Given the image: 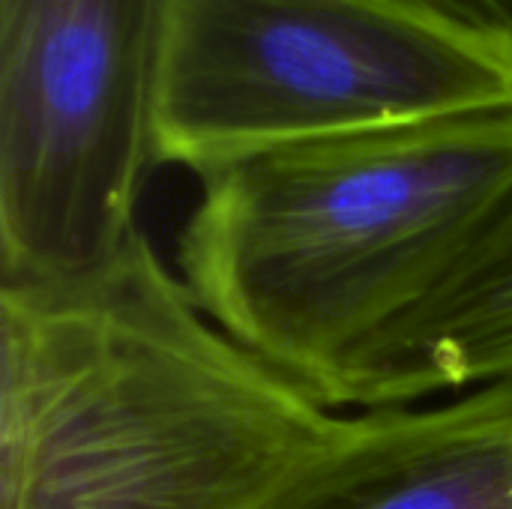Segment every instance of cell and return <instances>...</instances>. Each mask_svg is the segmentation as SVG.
<instances>
[{
	"label": "cell",
	"instance_id": "obj_3",
	"mask_svg": "<svg viewBox=\"0 0 512 509\" xmlns=\"http://www.w3.org/2000/svg\"><path fill=\"white\" fill-rule=\"evenodd\" d=\"M512 108V36L408 0H165L153 159H240Z\"/></svg>",
	"mask_w": 512,
	"mask_h": 509
},
{
	"label": "cell",
	"instance_id": "obj_7",
	"mask_svg": "<svg viewBox=\"0 0 512 509\" xmlns=\"http://www.w3.org/2000/svg\"><path fill=\"white\" fill-rule=\"evenodd\" d=\"M456 21L512 36V0H408Z\"/></svg>",
	"mask_w": 512,
	"mask_h": 509
},
{
	"label": "cell",
	"instance_id": "obj_5",
	"mask_svg": "<svg viewBox=\"0 0 512 509\" xmlns=\"http://www.w3.org/2000/svg\"><path fill=\"white\" fill-rule=\"evenodd\" d=\"M270 509H512V378L351 414Z\"/></svg>",
	"mask_w": 512,
	"mask_h": 509
},
{
	"label": "cell",
	"instance_id": "obj_6",
	"mask_svg": "<svg viewBox=\"0 0 512 509\" xmlns=\"http://www.w3.org/2000/svg\"><path fill=\"white\" fill-rule=\"evenodd\" d=\"M512 378V192L465 258L375 339L333 393L336 411H381Z\"/></svg>",
	"mask_w": 512,
	"mask_h": 509
},
{
	"label": "cell",
	"instance_id": "obj_4",
	"mask_svg": "<svg viewBox=\"0 0 512 509\" xmlns=\"http://www.w3.org/2000/svg\"><path fill=\"white\" fill-rule=\"evenodd\" d=\"M165 0H0V279L108 264L153 159Z\"/></svg>",
	"mask_w": 512,
	"mask_h": 509
},
{
	"label": "cell",
	"instance_id": "obj_2",
	"mask_svg": "<svg viewBox=\"0 0 512 509\" xmlns=\"http://www.w3.org/2000/svg\"><path fill=\"white\" fill-rule=\"evenodd\" d=\"M177 246L198 309L333 393L429 300L512 192V108L258 153L210 171Z\"/></svg>",
	"mask_w": 512,
	"mask_h": 509
},
{
	"label": "cell",
	"instance_id": "obj_1",
	"mask_svg": "<svg viewBox=\"0 0 512 509\" xmlns=\"http://www.w3.org/2000/svg\"><path fill=\"white\" fill-rule=\"evenodd\" d=\"M348 417L213 324L144 228L90 273L0 279V509H270Z\"/></svg>",
	"mask_w": 512,
	"mask_h": 509
}]
</instances>
